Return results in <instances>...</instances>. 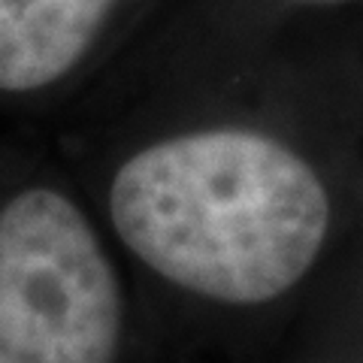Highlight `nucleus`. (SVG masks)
I'll use <instances>...</instances> for the list:
<instances>
[{
    "mask_svg": "<svg viewBox=\"0 0 363 363\" xmlns=\"http://www.w3.org/2000/svg\"><path fill=\"white\" fill-rule=\"evenodd\" d=\"M330 224L315 169L267 133L206 128L124 157L104 197V230L164 288L242 309L309 272Z\"/></svg>",
    "mask_w": 363,
    "mask_h": 363,
    "instance_id": "1",
    "label": "nucleus"
},
{
    "mask_svg": "<svg viewBox=\"0 0 363 363\" xmlns=\"http://www.w3.org/2000/svg\"><path fill=\"white\" fill-rule=\"evenodd\" d=\"M128 291L104 224L67 185H0V363H121Z\"/></svg>",
    "mask_w": 363,
    "mask_h": 363,
    "instance_id": "2",
    "label": "nucleus"
},
{
    "mask_svg": "<svg viewBox=\"0 0 363 363\" xmlns=\"http://www.w3.org/2000/svg\"><path fill=\"white\" fill-rule=\"evenodd\" d=\"M116 0H0V97L64 82L94 45Z\"/></svg>",
    "mask_w": 363,
    "mask_h": 363,
    "instance_id": "3",
    "label": "nucleus"
},
{
    "mask_svg": "<svg viewBox=\"0 0 363 363\" xmlns=\"http://www.w3.org/2000/svg\"><path fill=\"white\" fill-rule=\"evenodd\" d=\"M321 4H327V0H321Z\"/></svg>",
    "mask_w": 363,
    "mask_h": 363,
    "instance_id": "4",
    "label": "nucleus"
}]
</instances>
